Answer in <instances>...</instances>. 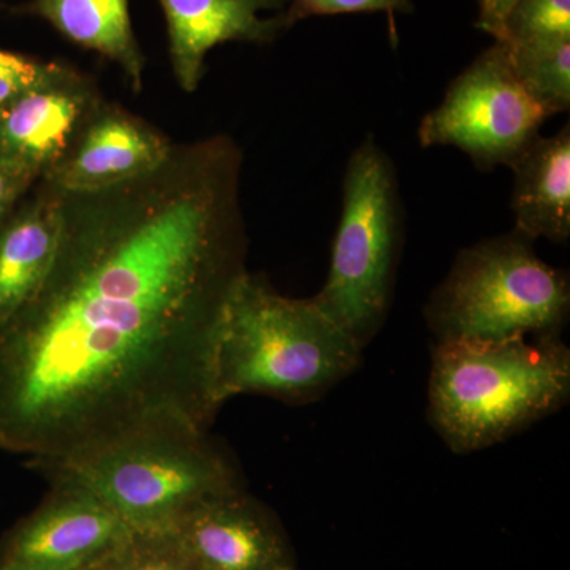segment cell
Returning <instances> with one entry per match:
<instances>
[{
    "label": "cell",
    "mask_w": 570,
    "mask_h": 570,
    "mask_svg": "<svg viewBox=\"0 0 570 570\" xmlns=\"http://www.w3.org/2000/svg\"><path fill=\"white\" fill-rule=\"evenodd\" d=\"M242 170L234 138L214 135L174 142L129 181L56 189L50 273L0 326V450L29 466L160 428L209 430L217 344L249 273Z\"/></svg>",
    "instance_id": "1"
},
{
    "label": "cell",
    "mask_w": 570,
    "mask_h": 570,
    "mask_svg": "<svg viewBox=\"0 0 570 570\" xmlns=\"http://www.w3.org/2000/svg\"><path fill=\"white\" fill-rule=\"evenodd\" d=\"M363 348L311 298L279 294L247 273L232 296L216 352L214 393L313 403L351 376Z\"/></svg>",
    "instance_id": "2"
},
{
    "label": "cell",
    "mask_w": 570,
    "mask_h": 570,
    "mask_svg": "<svg viewBox=\"0 0 570 570\" xmlns=\"http://www.w3.org/2000/svg\"><path fill=\"white\" fill-rule=\"evenodd\" d=\"M569 395L570 351L560 336L434 343L428 415L455 453L512 438Z\"/></svg>",
    "instance_id": "3"
},
{
    "label": "cell",
    "mask_w": 570,
    "mask_h": 570,
    "mask_svg": "<svg viewBox=\"0 0 570 570\" xmlns=\"http://www.w3.org/2000/svg\"><path fill=\"white\" fill-rule=\"evenodd\" d=\"M94 491L134 531H174L209 499L245 490L234 460L194 426L160 428L73 459L29 464Z\"/></svg>",
    "instance_id": "4"
},
{
    "label": "cell",
    "mask_w": 570,
    "mask_h": 570,
    "mask_svg": "<svg viewBox=\"0 0 570 570\" xmlns=\"http://www.w3.org/2000/svg\"><path fill=\"white\" fill-rule=\"evenodd\" d=\"M570 309L568 272L534 250L513 228L456 255L425 306V321L441 341H497L560 336Z\"/></svg>",
    "instance_id": "5"
},
{
    "label": "cell",
    "mask_w": 570,
    "mask_h": 570,
    "mask_svg": "<svg viewBox=\"0 0 570 570\" xmlns=\"http://www.w3.org/2000/svg\"><path fill=\"white\" fill-rule=\"evenodd\" d=\"M403 239V206L387 153L367 138L344 176L343 213L314 303L365 348L387 318Z\"/></svg>",
    "instance_id": "6"
},
{
    "label": "cell",
    "mask_w": 570,
    "mask_h": 570,
    "mask_svg": "<svg viewBox=\"0 0 570 570\" xmlns=\"http://www.w3.org/2000/svg\"><path fill=\"white\" fill-rule=\"evenodd\" d=\"M513 70L508 47L494 41L449 86L419 127L423 148L455 146L483 170L513 163L549 119Z\"/></svg>",
    "instance_id": "7"
},
{
    "label": "cell",
    "mask_w": 570,
    "mask_h": 570,
    "mask_svg": "<svg viewBox=\"0 0 570 570\" xmlns=\"http://www.w3.org/2000/svg\"><path fill=\"white\" fill-rule=\"evenodd\" d=\"M39 508L0 542V570H81L134 534L94 491L51 479Z\"/></svg>",
    "instance_id": "8"
},
{
    "label": "cell",
    "mask_w": 570,
    "mask_h": 570,
    "mask_svg": "<svg viewBox=\"0 0 570 570\" xmlns=\"http://www.w3.org/2000/svg\"><path fill=\"white\" fill-rule=\"evenodd\" d=\"M102 102L88 77L51 62L37 85L0 110V159L37 183L48 178Z\"/></svg>",
    "instance_id": "9"
},
{
    "label": "cell",
    "mask_w": 570,
    "mask_h": 570,
    "mask_svg": "<svg viewBox=\"0 0 570 570\" xmlns=\"http://www.w3.org/2000/svg\"><path fill=\"white\" fill-rule=\"evenodd\" d=\"M204 570H277L292 566L284 532L246 490L209 499L174 530Z\"/></svg>",
    "instance_id": "10"
},
{
    "label": "cell",
    "mask_w": 570,
    "mask_h": 570,
    "mask_svg": "<svg viewBox=\"0 0 570 570\" xmlns=\"http://www.w3.org/2000/svg\"><path fill=\"white\" fill-rule=\"evenodd\" d=\"M170 138L116 104H100L63 163L48 178L61 193H88L151 171L170 153Z\"/></svg>",
    "instance_id": "11"
},
{
    "label": "cell",
    "mask_w": 570,
    "mask_h": 570,
    "mask_svg": "<svg viewBox=\"0 0 570 570\" xmlns=\"http://www.w3.org/2000/svg\"><path fill=\"white\" fill-rule=\"evenodd\" d=\"M167 21L168 52L176 81L195 92L206 56L227 41L269 43L285 26V0H159Z\"/></svg>",
    "instance_id": "12"
},
{
    "label": "cell",
    "mask_w": 570,
    "mask_h": 570,
    "mask_svg": "<svg viewBox=\"0 0 570 570\" xmlns=\"http://www.w3.org/2000/svg\"><path fill=\"white\" fill-rule=\"evenodd\" d=\"M59 239V195L37 183L36 194L0 225V326L40 291Z\"/></svg>",
    "instance_id": "13"
},
{
    "label": "cell",
    "mask_w": 570,
    "mask_h": 570,
    "mask_svg": "<svg viewBox=\"0 0 570 570\" xmlns=\"http://www.w3.org/2000/svg\"><path fill=\"white\" fill-rule=\"evenodd\" d=\"M515 230L532 242L570 238V127L535 137L510 164Z\"/></svg>",
    "instance_id": "14"
},
{
    "label": "cell",
    "mask_w": 570,
    "mask_h": 570,
    "mask_svg": "<svg viewBox=\"0 0 570 570\" xmlns=\"http://www.w3.org/2000/svg\"><path fill=\"white\" fill-rule=\"evenodd\" d=\"M28 10L66 39L110 59L130 88L141 91L145 56L135 39L129 0H32Z\"/></svg>",
    "instance_id": "15"
},
{
    "label": "cell",
    "mask_w": 570,
    "mask_h": 570,
    "mask_svg": "<svg viewBox=\"0 0 570 570\" xmlns=\"http://www.w3.org/2000/svg\"><path fill=\"white\" fill-rule=\"evenodd\" d=\"M510 62L527 92L554 116L570 108V40L508 45Z\"/></svg>",
    "instance_id": "16"
},
{
    "label": "cell",
    "mask_w": 570,
    "mask_h": 570,
    "mask_svg": "<svg viewBox=\"0 0 570 570\" xmlns=\"http://www.w3.org/2000/svg\"><path fill=\"white\" fill-rule=\"evenodd\" d=\"M81 570H204L174 531H135L121 546Z\"/></svg>",
    "instance_id": "17"
},
{
    "label": "cell",
    "mask_w": 570,
    "mask_h": 570,
    "mask_svg": "<svg viewBox=\"0 0 570 570\" xmlns=\"http://www.w3.org/2000/svg\"><path fill=\"white\" fill-rule=\"evenodd\" d=\"M570 40V0H517L504 22L502 43Z\"/></svg>",
    "instance_id": "18"
},
{
    "label": "cell",
    "mask_w": 570,
    "mask_h": 570,
    "mask_svg": "<svg viewBox=\"0 0 570 570\" xmlns=\"http://www.w3.org/2000/svg\"><path fill=\"white\" fill-rule=\"evenodd\" d=\"M414 10L411 0H285L283 17L285 26L313 17L347 13H385L390 22L397 13H411Z\"/></svg>",
    "instance_id": "19"
},
{
    "label": "cell",
    "mask_w": 570,
    "mask_h": 570,
    "mask_svg": "<svg viewBox=\"0 0 570 570\" xmlns=\"http://www.w3.org/2000/svg\"><path fill=\"white\" fill-rule=\"evenodd\" d=\"M51 62L0 50V110L17 100L45 77Z\"/></svg>",
    "instance_id": "20"
},
{
    "label": "cell",
    "mask_w": 570,
    "mask_h": 570,
    "mask_svg": "<svg viewBox=\"0 0 570 570\" xmlns=\"http://www.w3.org/2000/svg\"><path fill=\"white\" fill-rule=\"evenodd\" d=\"M33 184L37 181L32 176L0 159V220Z\"/></svg>",
    "instance_id": "21"
},
{
    "label": "cell",
    "mask_w": 570,
    "mask_h": 570,
    "mask_svg": "<svg viewBox=\"0 0 570 570\" xmlns=\"http://www.w3.org/2000/svg\"><path fill=\"white\" fill-rule=\"evenodd\" d=\"M517 0H478L479 17L475 26L480 31L490 33L494 41L502 39L504 22Z\"/></svg>",
    "instance_id": "22"
},
{
    "label": "cell",
    "mask_w": 570,
    "mask_h": 570,
    "mask_svg": "<svg viewBox=\"0 0 570 570\" xmlns=\"http://www.w3.org/2000/svg\"><path fill=\"white\" fill-rule=\"evenodd\" d=\"M277 570H296V569H295V566H294V564H292V566H285V568H283V569H277Z\"/></svg>",
    "instance_id": "23"
}]
</instances>
